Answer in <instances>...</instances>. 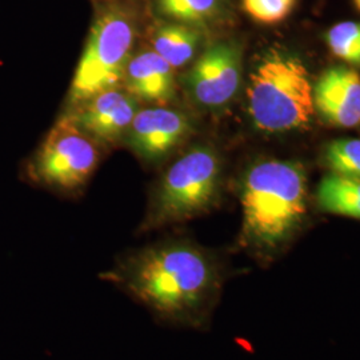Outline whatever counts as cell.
<instances>
[{
    "instance_id": "6da1fadb",
    "label": "cell",
    "mask_w": 360,
    "mask_h": 360,
    "mask_svg": "<svg viewBox=\"0 0 360 360\" xmlns=\"http://www.w3.org/2000/svg\"><path fill=\"white\" fill-rule=\"evenodd\" d=\"M101 278L148 309L158 322L205 330L226 272L215 255L188 239H165L123 255Z\"/></svg>"
},
{
    "instance_id": "7a4b0ae2",
    "label": "cell",
    "mask_w": 360,
    "mask_h": 360,
    "mask_svg": "<svg viewBox=\"0 0 360 360\" xmlns=\"http://www.w3.org/2000/svg\"><path fill=\"white\" fill-rule=\"evenodd\" d=\"M239 200V245L251 257L267 264L283 252L307 218L304 168L290 160L257 162L242 176Z\"/></svg>"
},
{
    "instance_id": "3957f363",
    "label": "cell",
    "mask_w": 360,
    "mask_h": 360,
    "mask_svg": "<svg viewBox=\"0 0 360 360\" xmlns=\"http://www.w3.org/2000/svg\"><path fill=\"white\" fill-rule=\"evenodd\" d=\"M247 111L252 124L267 134L309 126L315 112L314 86L302 59L279 49L263 52L248 79Z\"/></svg>"
},
{
    "instance_id": "277c9868",
    "label": "cell",
    "mask_w": 360,
    "mask_h": 360,
    "mask_svg": "<svg viewBox=\"0 0 360 360\" xmlns=\"http://www.w3.org/2000/svg\"><path fill=\"white\" fill-rule=\"evenodd\" d=\"M221 163L217 150L198 144L187 150L155 184L141 231L196 218L217 205Z\"/></svg>"
},
{
    "instance_id": "5b68a950",
    "label": "cell",
    "mask_w": 360,
    "mask_h": 360,
    "mask_svg": "<svg viewBox=\"0 0 360 360\" xmlns=\"http://www.w3.org/2000/svg\"><path fill=\"white\" fill-rule=\"evenodd\" d=\"M135 39L136 25L127 10L119 6L102 10L92 25L70 90L72 105L119 86L131 59Z\"/></svg>"
},
{
    "instance_id": "8992f818",
    "label": "cell",
    "mask_w": 360,
    "mask_h": 360,
    "mask_svg": "<svg viewBox=\"0 0 360 360\" xmlns=\"http://www.w3.org/2000/svg\"><path fill=\"white\" fill-rule=\"evenodd\" d=\"M96 144L72 116H62L39 150L34 176L62 193L80 190L98 166L101 154Z\"/></svg>"
},
{
    "instance_id": "52a82bcc",
    "label": "cell",
    "mask_w": 360,
    "mask_h": 360,
    "mask_svg": "<svg viewBox=\"0 0 360 360\" xmlns=\"http://www.w3.org/2000/svg\"><path fill=\"white\" fill-rule=\"evenodd\" d=\"M242 75V46L236 40H220L199 55L183 77V84L196 105L220 110L236 98Z\"/></svg>"
},
{
    "instance_id": "ba28073f",
    "label": "cell",
    "mask_w": 360,
    "mask_h": 360,
    "mask_svg": "<svg viewBox=\"0 0 360 360\" xmlns=\"http://www.w3.org/2000/svg\"><path fill=\"white\" fill-rule=\"evenodd\" d=\"M193 132V123L179 110L165 105L136 112L129 131L131 148L144 160L158 162L176 150Z\"/></svg>"
},
{
    "instance_id": "9c48e42d",
    "label": "cell",
    "mask_w": 360,
    "mask_h": 360,
    "mask_svg": "<svg viewBox=\"0 0 360 360\" xmlns=\"http://www.w3.org/2000/svg\"><path fill=\"white\" fill-rule=\"evenodd\" d=\"M138 111V99L115 87L77 104V111L70 115L95 142L112 144L127 135Z\"/></svg>"
},
{
    "instance_id": "30bf717a",
    "label": "cell",
    "mask_w": 360,
    "mask_h": 360,
    "mask_svg": "<svg viewBox=\"0 0 360 360\" xmlns=\"http://www.w3.org/2000/svg\"><path fill=\"white\" fill-rule=\"evenodd\" d=\"M314 107L331 126H360L359 74L345 65L326 70L314 87Z\"/></svg>"
},
{
    "instance_id": "8fae6325",
    "label": "cell",
    "mask_w": 360,
    "mask_h": 360,
    "mask_svg": "<svg viewBox=\"0 0 360 360\" xmlns=\"http://www.w3.org/2000/svg\"><path fill=\"white\" fill-rule=\"evenodd\" d=\"M174 71L154 50L142 51L131 56L123 80L127 91L138 101L163 105L175 95Z\"/></svg>"
},
{
    "instance_id": "7c38bea8",
    "label": "cell",
    "mask_w": 360,
    "mask_h": 360,
    "mask_svg": "<svg viewBox=\"0 0 360 360\" xmlns=\"http://www.w3.org/2000/svg\"><path fill=\"white\" fill-rule=\"evenodd\" d=\"M151 43L154 51L176 70L193 62L202 43V34L199 28L166 22L155 28Z\"/></svg>"
},
{
    "instance_id": "4fadbf2b",
    "label": "cell",
    "mask_w": 360,
    "mask_h": 360,
    "mask_svg": "<svg viewBox=\"0 0 360 360\" xmlns=\"http://www.w3.org/2000/svg\"><path fill=\"white\" fill-rule=\"evenodd\" d=\"M315 199L322 212L360 220V179L331 172L321 180Z\"/></svg>"
},
{
    "instance_id": "5bb4252c",
    "label": "cell",
    "mask_w": 360,
    "mask_h": 360,
    "mask_svg": "<svg viewBox=\"0 0 360 360\" xmlns=\"http://www.w3.org/2000/svg\"><path fill=\"white\" fill-rule=\"evenodd\" d=\"M158 11L169 22L200 28L227 18V0H155Z\"/></svg>"
},
{
    "instance_id": "9a60e30c",
    "label": "cell",
    "mask_w": 360,
    "mask_h": 360,
    "mask_svg": "<svg viewBox=\"0 0 360 360\" xmlns=\"http://www.w3.org/2000/svg\"><path fill=\"white\" fill-rule=\"evenodd\" d=\"M323 159L333 174L360 179V139H335L326 146Z\"/></svg>"
},
{
    "instance_id": "2e32d148",
    "label": "cell",
    "mask_w": 360,
    "mask_h": 360,
    "mask_svg": "<svg viewBox=\"0 0 360 360\" xmlns=\"http://www.w3.org/2000/svg\"><path fill=\"white\" fill-rule=\"evenodd\" d=\"M331 53L347 65L360 67V22H342L326 34Z\"/></svg>"
},
{
    "instance_id": "e0dca14e",
    "label": "cell",
    "mask_w": 360,
    "mask_h": 360,
    "mask_svg": "<svg viewBox=\"0 0 360 360\" xmlns=\"http://www.w3.org/2000/svg\"><path fill=\"white\" fill-rule=\"evenodd\" d=\"M296 0H242L245 13L262 25H276L292 13Z\"/></svg>"
},
{
    "instance_id": "ac0fdd59",
    "label": "cell",
    "mask_w": 360,
    "mask_h": 360,
    "mask_svg": "<svg viewBox=\"0 0 360 360\" xmlns=\"http://www.w3.org/2000/svg\"><path fill=\"white\" fill-rule=\"evenodd\" d=\"M354 3H355V7L358 8V11L360 13V0H354Z\"/></svg>"
}]
</instances>
